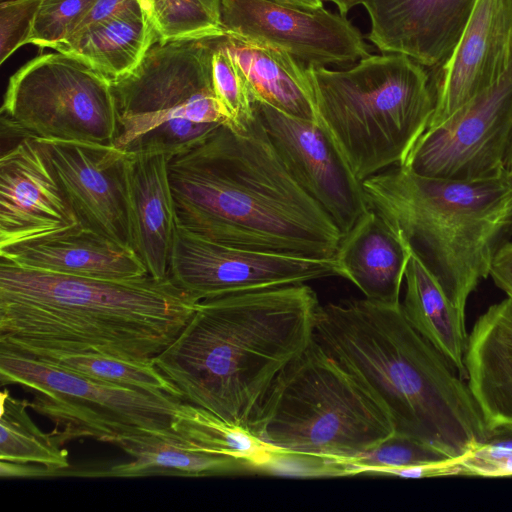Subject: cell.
Here are the masks:
<instances>
[{
  "label": "cell",
  "mask_w": 512,
  "mask_h": 512,
  "mask_svg": "<svg viewBox=\"0 0 512 512\" xmlns=\"http://www.w3.org/2000/svg\"><path fill=\"white\" fill-rule=\"evenodd\" d=\"M168 170L177 224L187 230L251 250L334 258L342 232L292 177L256 113L243 132L220 125L170 158Z\"/></svg>",
  "instance_id": "6da1fadb"
},
{
  "label": "cell",
  "mask_w": 512,
  "mask_h": 512,
  "mask_svg": "<svg viewBox=\"0 0 512 512\" xmlns=\"http://www.w3.org/2000/svg\"><path fill=\"white\" fill-rule=\"evenodd\" d=\"M197 304L169 277H76L1 257L0 347L27 355L97 352L152 361Z\"/></svg>",
  "instance_id": "7a4b0ae2"
},
{
  "label": "cell",
  "mask_w": 512,
  "mask_h": 512,
  "mask_svg": "<svg viewBox=\"0 0 512 512\" xmlns=\"http://www.w3.org/2000/svg\"><path fill=\"white\" fill-rule=\"evenodd\" d=\"M320 306L305 283L204 299L152 362L184 402L250 429L276 378L314 339Z\"/></svg>",
  "instance_id": "3957f363"
},
{
  "label": "cell",
  "mask_w": 512,
  "mask_h": 512,
  "mask_svg": "<svg viewBox=\"0 0 512 512\" xmlns=\"http://www.w3.org/2000/svg\"><path fill=\"white\" fill-rule=\"evenodd\" d=\"M314 339L388 414L394 435L460 460L489 434L467 383L408 322L399 304L320 306Z\"/></svg>",
  "instance_id": "277c9868"
},
{
  "label": "cell",
  "mask_w": 512,
  "mask_h": 512,
  "mask_svg": "<svg viewBox=\"0 0 512 512\" xmlns=\"http://www.w3.org/2000/svg\"><path fill=\"white\" fill-rule=\"evenodd\" d=\"M362 184L369 207L402 232L465 315L469 296L512 232V172L454 180L394 166Z\"/></svg>",
  "instance_id": "5b68a950"
},
{
  "label": "cell",
  "mask_w": 512,
  "mask_h": 512,
  "mask_svg": "<svg viewBox=\"0 0 512 512\" xmlns=\"http://www.w3.org/2000/svg\"><path fill=\"white\" fill-rule=\"evenodd\" d=\"M319 125L364 181L403 165L435 109L425 66L396 53L369 55L347 69L306 66Z\"/></svg>",
  "instance_id": "8992f818"
},
{
  "label": "cell",
  "mask_w": 512,
  "mask_h": 512,
  "mask_svg": "<svg viewBox=\"0 0 512 512\" xmlns=\"http://www.w3.org/2000/svg\"><path fill=\"white\" fill-rule=\"evenodd\" d=\"M250 430L273 452L331 462L394 435L377 399L315 339L276 378Z\"/></svg>",
  "instance_id": "52a82bcc"
},
{
  "label": "cell",
  "mask_w": 512,
  "mask_h": 512,
  "mask_svg": "<svg viewBox=\"0 0 512 512\" xmlns=\"http://www.w3.org/2000/svg\"><path fill=\"white\" fill-rule=\"evenodd\" d=\"M224 35L158 40L131 72L111 82L118 119L114 146L172 158L226 124L212 77L213 53Z\"/></svg>",
  "instance_id": "ba28073f"
},
{
  "label": "cell",
  "mask_w": 512,
  "mask_h": 512,
  "mask_svg": "<svg viewBox=\"0 0 512 512\" xmlns=\"http://www.w3.org/2000/svg\"><path fill=\"white\" fill-rule=\"evenodd\" d=\"M0 382L31 391L29 407L54 423L51 433L62 446L87 437L115 444L130 434L169 429L184 402L165 393L97 381L4 347Z\"/></svg>",
  "instance_id": "9c48e42d"
},
{
  "label": "cell",
  "mask_w": 512,
  "mask_h": 512,
  "mask_svg": "<svg viewBox=\"0 0 512 512\" xmlns=\"http://www.w3.org/2000/svg\"><path fill=\"white\" fill-rule=\"evenodd\" d=\"M1 123L21 139L114 145L118 134L111 82L59 51L33 58L10 77Z\"/></svg>",
  "instance_id": "30bf717a"
},
{
  "label": "cell",
  "mask_w": 512,
  "mask_h": 512,
  "mask_svg": "<svg viewBox=\"0 0 512 512\" xmlns=\"http://www.w3.org/2000/svg\"><path fill=\"white\" fill-rule=\"evenodd\" d=\"M511 145L512 65L498 82L427 129L400 166L434 178H494L508 171Z\"/></svg>",
  "instance_id": "8fae6325"
},
{
  "label": "cell",
  "mask_w": 512,
  "mask_h": 512,
  "mask_svg": "<svg viewBox=\"0 0 512 512\" xmlns=\"http://www.w3.org/2000/svg\"><path fill=\"white\" fill-rule=\"evenodd\" d=\"M338 276L334 258L251 250L211 241L177 224L169 278L198 302Z\"/></svg>",
  "instance_id": "7c38bea8"
},
{
  "label": "cell",
  "mask_w": 512,
  "mask_h": 512,
  "mask_svg": "<svg viewBox=\"0 0 512 512\" xmlns=\"http://www.w3.org/2000/svg\"><path fill=\"white\" fill-rule=\"evenodd\" d=\"M224 32L284 51L305 66L351 64L370 55L360 30L339 12L274 0H219Z\"/></svg>",
  "instance_id": "4fadbf2b"
},
{
  "label": "cell",
  "mask_w": 512,
  "mask_h": 512,
  "mask_svg": "<svg viewBox=\"0 0 512 512\" xmlns=\"http://www.w3.org/2000/svg\"><path fill=\"white\" fill-rule=\"evenodd\" d=\"M252 100L257 117L292 177L345 235L370 208L362 181L319 123Z\"/></svg>",
  "instance_id": "5bb4252c"
},
{
  "label": "cell",
  "mask_w": 512,
  "mask_h": 512,
  "mask_svg": "<svg viewBox=\"0 0 512 512\" xmlns=\"http://www.w3.org/2000/svg\"><path fill=\"white\" fill-rule=\"evenodd\" d=\"M34 140L79 224L131 248L129 154L114 145Z\"/></svg>",
  "instance_id": "9a60e30c"
},
{
  "label": "cell",
  "mask_w": 512,
  "mask_h": 512,
  "mask_svg": "<svg viewBox=\"0 0 512 512\" xmlns=\"http://www.w3.org/2000/svg\"><path fill=\"white\" fill-rule=\"evenodd\" d=\"M512 65V0H476L449 56L435 69V109L427 129L498 82Z\"/></svg>",
  "instance_id": "2e32d148"
},
{
  "label": "cell",
  "mask_w": 512,
  "mask_h": 512,
  "mask_svg": "<svg viewBox=\"0 0 512 512\" xmlns=\"http://www.w3.org/2000/svg\"><path fill=\"white\" fill-rule=\"evenodd\" d=\"M79 224L34 139L23 138L0 159V249Z\"/></svg>",
  "instance_id": "e0dca14e"
},
{
  "label": "cell",
  "mask_w": 512,
  "mask_h": 512,
  "mask_svg": "<svg viewBox=\"0 0 512 512\" xmlns=\"http://www.w3.org/2000/svg\"><path fill=\"white\" fill-rule=\"evenodd\" d=\"M476 0H363L366 38L381 53L406 55L429 68L455 47Z\"/></svg>",
  "instance_id": "ac0fdd59"
},
{
  "label": "cell",
  "mask_w": 512,
  "mask_h": 512,
  "mask_svg": "<svg viewBox=\"0 0 512 512\" xmlns=\"http://www.w3.org/2000/svg\"><path fill=\"white\" fill-rule=\"evenodd\" d=\"M0 254L24 268L76 277L126 280L149 275L131 248L80 224L0 249Z\"/></svg>",
  "instance_id": "d6986e66"
},
{
  "label": "cell",
  "mask_w": 512,
  "mask_h": 512,
  "mask_svg": "<svg viewBox=\"0 0 512 512\" xmlns=\"http://www.w3.org/2000/svg\"><path fill=\"white\" fill-rule=\"evenodd\" d=\"M165 154H129L130 247L149 275L169 277L177 218Z\"/></svg>",
  "instance_id": "ffe728a7"
},
{
  "label": "cell",
  "mask_w": 512,
  "mask_h": 512,
  "mask_svg": "<svg viewBox=\"0 0 512 512\" xmlns=\"http://www.w3.org/2000/svg\"><path fill=\"white\" fill-rule=\"evenodd\" d=\"M470 393L488 428L512 427V300L491 305L475 322L464 355Z\"/></svg>",
  "instance_id": "44dd1931"
},
{
  "label": "cell",
  "mask_w": 512,
  "mask_h": 512,
  "mask_svg": "<svg viewBox=\"0 0 512 512\" xmlns=\"http://www.w3.org/2000/svg\"><path fill=\"white\" fill-rule=\"evenodd\" d=\"M412 253L401 231L369 208L343 235L334 259L338 276L352 282L366 299L399 304Z\"/></svg>",
  "instance_id": "7402d4cb"
},
{
  "label": "cell",
  "mask_w": 512,
  "mask_h": 512,
  "mask_svg": "<svg viewBox=\"0 0 512 512\" xmlns=\"http://www.w3.org/2000/svg\"><path fill=\"white\" fill-rule=\"evenodd\" d=\"M115 445L130 455L132 460L103 469L69 471L66 468L59 472V476L204 477L249 471L233 458L193 449L171 428L130 434L117 440Z\"/></svg>",
  "instance_id": "603a6c76"
},
{
  "label": "cell",
  "mask_w": 512,
  "mask_h": 512,
  "mask_svg": "<svg viewBox=\"0 0 512 512\" xmlns=\"http://www.w3.org/2000/svg\"><path fill=\"white\" fill-rule=\"evenodd\" d=\"M223 42L240 69L252 99L318 123L305 65L284 51L228 34Z\"/></svg>",
  "instance_id": "cb8c5ba5"
},
{
  "label": "cell",
  "mask_w": 512,
  "mask_h": 512,
  "mask_svg": "<svg viewBox=\"0 0 512 512\" xmlns=\"http://www.w3.org/2000/svg\"><path fill=\"white\" fill-rule=\"evenodd\" d=\"M404 280L406 288L401 306L408 322L461 377L465 376L468 338L465 315L452 303L437 277L413 248Z\"/></svg>",
  "instance_id": "d4e9b609"
},
{
  "label": "cell",
  "mask_w": 512,
  "mask_h": 512,
  "mask_svg": "<svg viewBox=\"0 0 512 512\" xmlns=\"http://www.w3.org/2000/svg\"><path fill=\"white\" fill-rule=\"evenodd\" d=\"M153 43L138 11L94 26L54 50L82 59L113 82L131 72Z\"/></svg>",
  "instance_id": "484cf974"
},
{
  "label": "cell",
  "mask_w": 512,
  "mask_h": 512,
  "mask_svg": "<svg viewBox=\"0 0 512 512\" xmlns=\"http://www.w3.org/2000/svg\"><path fill=\"white\" fill-rule=\"evenodd\" d=\"M170 427L193 449L233 458L252 472H264L273 455L250 429L187 402L179 405Z\"/></svg>",
  "instance_id": "4316f807"
},
{
  "label": "cell",
  "mask_w": 512,
  "mask_h": 512,
  "mask_svg": "<svg viewBox=\"0 0 512 512\" xmlns=\"http://www.w3.org/2000/svg\"><path fill=\"white\" fill-rule=\"evenodd\" d=\"M0 460L38 464L55 471L70 467L68 451L52 433L42 432L30 418L27 400L1 392Z\"/></svg>",
  "instance_id": "83f0119b"
},
{
  "label": "cell",
  "mask_w": 512,
  "mask_h": 512,
  "mask_svg": "<svg viewBox=\"0 0 512 512\" xmlns=\"http://www.w3.org/2000/svg\"><path fill=\"white\" fill-rule=\"evenodd\" d=\"M30 356L97 381L153 393H165L182 399L178 388L157 369L152 361H131L97 352Z\"/></svg>",
  "instance_id": "f1b7e54d"
},
{
  "label": "cell",
  "mask_w": 512,
  "mask_h": 512,
  "mask_svg": "<svg viewBox=\"0 0 512 512\" xmlns=\"http://www.w3.org/2000/svg\"><path fill=\"white\" fill-rule=\"evenodd\" d=\"M452 460L415 440L393 435L374 449L350 460L337 462L342 476L383 475L390 469L423 466Z\"/></svg>",
  "instance_id": "f546056e"
},
{
  "label": "cell",
  "mask_w": 512,
  "mask_h": 512,
  "mask_svg": "<svg viewBox=\"0 0 512 512\" xmlns=\"http://www.w3.org/2000/svg\"><path fill=\"white\" fill-rule=\"evenodd\" d=\"M224 36L212 57L213 86L225 125L243 132L255 118L253 100L240 69L224 46Z\"/></svg>",
  "instance_id": "4dcf8cb0"
},
{
  "label": "cell",
  "mask_w": 512,
  "mask_h": 512,
  "mask_svg": "<svg viewBox=\"0 0 512 512\" xmlns=\"http://www.w3.org/2000/svg\"><path fill=\"white\" fill-rule=\"evenodd\" d=\"M159 40L226 34L219 0H154Z\"/></svg>",
  "instance_id": "1f68e13d"
},
{
  "label": "cell",
  "mask_w": 512,
  "mask_h": 512,
  "mask_svg": "<svg viewBox=\"0 0 512 512\" xmlns=\"http://www.w3.org/2000/svg\"><path fill=\"white\" fill-rule=\"evenodd\" d=\"M94 0H42L28 44L55 49L65 42Z\"/></svg>",
  "instance_id": "d6a6232c"
},
{
  "label": "cell",
  "mask_w": 512,
  "mask_h": 512,
  "mask_svg": "<svg viewBox=\"0 0 512 512\" xmlns=\"http://www.w3.org/2000/svg\"><path fill=\"white\" fill-rule=\"evenodd\" d=\"M42 0H2L0 4V64L25 44Z\"/></svg>",
  "instance_id": "836d02e7"
},
{
  "label": "cell",
  "mask_w": 512,
  "mask_h": 512,
  "mask_svg": "<svg viewBox=\"0 0 512 512\" xmlns=\"http://www.w3.org/2000/svg\"><path fill=\"white\" fill-rule=\"evenodd\" d=\"M138 11L141 12L136 0H94L65 42L121 14Z\"/></svg>",
  "instance_id": "e575fe53"
},
{
  "label": "cell",
  "mask_w": 512,
  "mask_h": 512,
  "mask_svg": "<svg viewBox=\"0 0 512 512\" xmlns=\"http://www.w3.org/2000/svg\"><path fill=\"white\" fill-rule=\"evenodd\" d=\"M489 276L512 300V241H506L498 248L492 260Z\"/></svg>",
  "instance_id": "d590c367"
},
{
  "label": "cell",
  "mask_w": 512,
  "mask_h": 512,
  "mask_svg": "<svg viewBox=\"0 0 512 512\" xmlns=\"http://www.w3.org/2000/svg\"><path fill=\"white\" fill-rule=\"evenodd\" d=\"M2 478H43L55 477V471L38 464L15 463L0 460Z\"/></svg>",
  "instance_id": "8d00e7d4"
},
{
  "label": "cell",
  "mask_w": 512,
  "mask_h": 512,
  "mask_svg": "<svg viewBox=\"0 0 512 512\" xmlns=\"http://www.w3.org/2000/svg\"><path fill=\"white\" fill-rule=\"evenodd\" d=\"M141 13L142 18L147 30L148 35L151 39L156 42L159 40L157 21L155 15V3L154 0H136Z\"/></svg>",
  "instance_id": "74e56055"
},
{
  "label": "cell",
  "mask_w": 512,
  "mask_h": 512,
  "mask_svg": "<svg viewBox=\"0 0 512 512\" xmlns=\"http://www.w3.org/2000/svg\"><path fill=\"white\" fill-rule=\"evenodd\" d=\"M335 5L338 12L344 16L347 15L355 6L361 5L363 0H322Z\"/></svg>",
  "instance_id": "f35d334b"
},
{
  "label": "cell",
  "mask_w": 512,
  "mask_h": 512,
  "mask_svg": "<svg viewBox=\"0 0 512 512\" xmlns=\"http://www.w3.org/2000/svg\"><path fill=\"white\" fill-rule=\"evenodd\" d=\"M283 4L292 5L296 7L317 9L323 7L322 0H274Z\"/></svg>",
  "instance_id": "ab89813d"
},
{
  "label": "cell",
  "mask_w": 512,
  "mask_h": 512,
  "mask_svg": "<svg viewBox=\"0 0 512 512\" xmlns=\"http://www.w3.org/2000/svg\"><path fill=\"white\" fill-rule=\"evenodd\" d=\"M507 170L512 171V145H511V149H510L509 156H508Z\"/></svg>",
  "instance_id": "60d3db41"
}]
</instances>
